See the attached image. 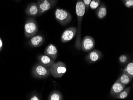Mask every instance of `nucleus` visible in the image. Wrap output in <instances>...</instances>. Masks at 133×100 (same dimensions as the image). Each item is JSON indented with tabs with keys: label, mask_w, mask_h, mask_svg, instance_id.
<instances>
[{
	"label": "nucleus",
	"mask_w": 133,
	"mask_h": 100,
	"mask_svg": "<svg viewBox=\"0 0 133 100\" xmlns=\"http://www.w3.org/2000/svg\"><path fill=\"white\" fill-rule=\"evenodd\" d=\"M29 100H40V99L38 95L34 94L30 96L29 98Z\"/></svg>",
	"instance_id": "24"
},
{
	"label": "nucleus",
	"mask_w": 133,
	"mask_h": 100,
	"mask_svg": "<svg viewBox=\"0 0 133 100\" xmlns=\"http://www.w3.org/2000/svg\"><path fill=\"white\" fill-rule=\"evenodd\" d=\"M48 100H63L62 95L59 91H54L49 95Z\"/></svg>",
	"instance_id": "18"
},
{
	"label": "nucleus",
	"mask_w": 133,
	"mask_h": 100,
	"mask_svg": "<svg viewBox=\"0 0 133 100\" xmlns=\"http://www.w3.org/2000/svg\"><path fill=\"white\" fill-rule=\"evenodd\" d=\"M58 1L57 0H39L37 2L39 8V16L55 7Z\"/></svg>",
	"instance_id": "6"
},
{
	"label": "nucleus",
	"mask_w": 133,
	"mask_h": 100,
	"mask_svg": "<svg viewBox=\"0 0 133 100\" xmlns=\"http://www.w3.org/2000/svg\"><path fill=\"white\" fill-rule=\"evenodd\" d=\"M44 54L50 57L54 60H55L57 57L58 50L55 45L50 44L45 48Z\"/></svg>",
	"instance_id": "12"
},
{
	"label": "nucleus",
	"mask_w": 133,
	"mask_h": 100,
	"mask_svg": "<svg viewBox=\"0 0 133 100\" xmlns=\"http://www.w3.org/2000/svg\"><path fill=\"white\" fill-rule=\"evenodd\" d=\"M122 1L126 7L128 8H133V0H123V1Z\"/></svg>",
	"instance_id": "22"
},
{
	"label": "nucleus",
	"mask_w": 133,
	"mask_h": 100,
	"mask_svg": "<svg viewBox=\"0 0 133 100\" xmlns=\"http://www.w3.org/2000/svg\"><path fill=\"white\" fill-rule=\"evenodd\" d=\"M119 60L121 63L122 64H125L128 62L129 61V57L128 56L126 55H122L119 57Z\"/></svg>",
	"instance_id": "21"
},
{
	"label": "nucleus",
	"mask_w": 133,
	"mask_h": 100,
	"mask_svg": "<svg viewBox=\"0 0 133 100\" xmlns=\"http://www.w3.org/2000/svg\"><path fill=\"white\" fill-rule=\"evenodd\" d=\"M54 15L57 21L63 26H65L71 22L72 19L69 11L61 8H57L55 10Z\"/></svg>",
	"instance_id": "3"
},
{
	"label": "nucleus",
	"mask_w": 133,
	"mask_h": 100,
	"mask_svg": "<svg viewBox=\"0 0 133 100\" xmlns=\"http://www.w3.org/2000/svg\"><path fill=\"white\" fill-rule=\"evenodd\" d=\"M133 78L129 76L128 74L123 73L119 78H118L117 80L124 85H127L131 82Z\"/></svg>",
	"instance_id": "16"
},
{
	"label": "nucleus",
	"mask_w": 133,
	"mask_h": 100,
	"mask_svg": "<svg viewBox=\"0 0 133 100\" xmlns=\"http://www.w3.org/2000/svg\"><path fill=\"white\" fill-rule=\"evenodd\" d=\"M45 39L43 35H35L28 41V44L30 46L33 48L41 46L44 43Z\"/></svg>",
	"instance_id": "10"
},
{
	"label": "nucleus",
	"mask_w": 133,
	"mask_h": 100,
	"mask_svg": "<svg viewBox=\"0 0 133 100\" xmlns=\"http://www.w3.org/2000/svg\"><path fill=\"white\" fill-rule=\"evenodd\" d=\"M125 88V86L122 85L118 80L114 82L111 88L110 93L111 95L114 97L119 94Z\"/></svg>",
	"instance_id": "14"
},
{
	"label": "nucleus",
	"mask_w": 133,
	"mask_h": 100,
	"mask_svg": "<svg viewBox=\"0 0 133 100\" xmlns=\"http://www.w3.org/2000/svg\"><path fill=\"white\" fill-rule=\"evenodd\" d=\"M95 45V41L91 36H86L81 41V49L85 52L93 50Z\"/></svg>",
	"instance_id": "7"
},
{
	"label": "nucleus",
	"mask_w": 133,
	"mask_h": 100,
	"mask_svg": "<svg viewBox=\"0 0 133 100\" xmlns=\"http://www.w3.org/2000/svg\"><path fill=\"white\" fill-rule=\"evenodd\" d=\"M102 55L101 52L98 50H93L87 55L86 60L89 63L96 62L101 58Z\"/></svg>",
	"instance_id": "9"
},
{
	"label": "nucleus",
	"mask_w": 133,
	"mask_h": 100,
	"mask_svg": "<svg viewBox=\"0 0 133 100\" xmlns=\"http://www.w3.org/2000/svg\"><path fill=\"white\" fill-rule=\"evenodd\" d=\"M50 74V68L39 64H36L32 68V74L34 78L45 79Z\"/></svg>",
	"instance_id": "4"
},
{
	"label": "nucleus",
	"mask_w": 133,
	"mask_h": 100,
	"mask_svg": "<svg viewBox=\"0 0 133 100\" xmlns=\"http://www.w3.org/2000/svg\"><path fill=\"white\" fill-rule=\"evenodd\" d=\"M75 11L77 19L78 26L77 28V37L75 41V47L77 49H81V23L85 13L86 9L83 1H78L75 6Z\"/></svg>",
	"instance_id": "1"
},
{
	"label": "nucleus",
	"mask_w": 133,
	"mask_h": 100,
	"mask_svg": "<svg viewBox=\"0 0 133 100\" xmlns=\"http://www.w3.org/2000/svg\"><path fill=\"white\" fill-rule=\"evenodd\" d=\"M66 67L65 63L60 61L55 62L50 68L51 74L55 78H60L66 72Z\"/></svg>",
	"instance_id": "5"
},
{
	"label": "nucleus",
	"mask_w": 133,
	"mask_h": 100,
	"mask_svg": "<svg viewBox=\"0 0 133 100\" xmlns=\"http://www.w3.org/2000/svg\"><path fill=\"white\" fill-rule=\"evenodd\" d=\"M39 8L37 3L30 4L28 5L25 10L26 14L29 16L36 17L38 15Z\"/></svg>",
	"instance_id": "13"
},
{
	"label": "nucleus",
	"mask_w": 133,
	"mask_h": 100,
	"mask_svg": "<svg viewBox=\"0 0 133 100\" xmlns=\"http://www.w3.org/2000/svg\"><path fill=\"white\" fill-rule=\"evenodd\" d=\"M77 28L75 27H71L65 29L61 36V41L63 43H66L71 40L76 36Z\"/></svg>",
	"instance_id": "8"
},
{
	"label": "nucleus",
	"mask_w": 133,
	"mask_h": 100,
	"mask_svg": "<svg viewBox=\"0 0 133 100\" xmlns=\"http://www.w3.org/2000/svg\"><path fill=\"white\" fill-rule=\"evenodd\" d=\"M101 2V1L100 0H92V1H91L90 2V8L92 10L96 9L100 5Z\"/></svg>",
	"instance_id": "20"
},
{
	"label": "nucleus",
	"mask_w": 133,
	"mask_h": 100,
	"mask_svg": "<svg viewBox=\"0 0 133 100\" xmlns=\"http://www.w3.org/2000/svg\"><path fill=\"white\" fill-rule=\"evenodd\" d=\"M3 42H2V40L0 38V51H1L2 47H3Z\"/></svg>",
	"instance_id": "25"
},
{
	"label": "nucleus",
	"mask_w": 133,
	"mask_h": 100,
	"mask_svg": "<svg viewBox=\"0 0 133 100\" xmlns=\"http://www.w3.org/2000/svg\"><path fill=\"white\" fill-rule=\"evenodd\" d=\"M38 63L45 67L50 68L55 63V60L48 56L45 55H40L38 57Z\"/></svg>",
	"instance_id": "11"
},
{
	"label": "nucleus",
	"mask_w": 133,
	"mask_h": 100,
	"mask_svg": "<svg viewBox=\"0 0 133 100\" xmlns=\"http://www.w3.org/2000/svg\"><path fill=\"white\" fill-rule=\"evenodd\" d=\"M123 73H124L133 78V62H130L125 66L123 69Z\"/></svg>",
	"instance_id": "19"
},
{
	"label": "nucleus",
	"mask_w": 133,
	"mask_h": 100,
	"mask_svg": "<svg viewBox=\"0 0 133 100\" xmlns=\"http://www.w3.org/2000/svg\"><path fill=\"white\" fill-rule=\"evenodd\" d=\"M38 30V24L36 19L32 17L27 19L24 27L25 37L27 38H32L37 34Z\"/></svg>",
	"instance_id": "2"
},
{
	"label": "nucleus",
	"mask_w": 133,
	"mask_h": 100,
	"mask_svg": "<svg viewBox=\"0 0 133 100\" xmlns=\"http://www.w3.org/2000/svg\"><path fill=\"white\" fill-rule=\"evenodd\" d=\"M96 14L99 19H103L107 15V9L106 5L102 3L96 10Z\"/></svg>",
	"instance_id": "15"
},
{
	"label": "nucleus",
	"mask_w": 133,
	"mask_h": 100,
	"mask_svg": "<svg viewBox=\"0 0 133 100\" xmlns=\"http://www.w3.org/2000/svg\"><path fill=\"white\" fill-rule=\"evenodd\" d=\"M91 1V0H83V1L85 8L87 10H88V9L89 8L90 4Z\"/></svg>",
	"instance_id": "23"
},
{
	"label": "nucleus",
	"mask_w": 133,
	"mask_h": 100,
	"mask_svg": "<svg viewBox=\"0 0 133 100\" xmlns=\"http://www.w3.org/2000/svg\"><path fill=\"white\" fill-rule=\"evenodd\" d=\"M131 87L130 86H128L123 90L121 92L117 95L116 96H114V98L118 99H124L128 97L130 91Z\"/></svg>",
	"instance_id": "17"
}]
</instances>
